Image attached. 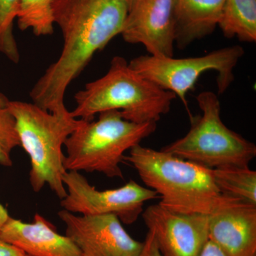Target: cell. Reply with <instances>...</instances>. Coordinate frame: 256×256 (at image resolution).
I'll return each mask as SVG.
<instances>
[{
	"instance_id": "6da1fadb",
	"label": "cell",
	"mask_w": 256,
	"mask_h": 256,
	"mask_svg": "<svg viewBox=\"0 0 256 256\" xmlns=\"http://www.w3.org/2000/svg\"><path fill=\"white\" fill-rule=\"evenodd\" d=\"M128 0H54V23L64 44L30 92L34 105L54 114L68 112L64 102L67 88L98 52L122 32Z\"/></svg>"
},
{
	"instance_id": "7a4b0ae2",
	"label": "cell",
	"mask_w": 256,
	"mask_h": 256,
	"mask_svg": "<svg viewBox=\"0 0 256 256\" xmlns=\"http://www.w3.org/2000/svg\"><path fill=\"white\" fill-rule=\"evenodd\" d=\"M146 188L161 197L160 204L178 213L210 216L236 198L224 196L214 180L213 169L164 151L140 146L124 156Z\"/></svg>"
},
{
	"instance_id": "3957f363",
	"label": "cell",
	"mask_w": 256,
	"mask_h": 256,
	"mask_svg": "<svg viewBox=\"0 0 256 256\" xmlns=\"http://www.w3.org/2000/svg\"><path fill=\"white\" fill-rule=\"evenodd\" d=\"M175 98L172 92L144 78L126 58L117 56L104 76L88 82L76 94V106L70 114L75 118L92 120L96 114L118 110L130 122H158L169 112Z\"/></svg>"
},
{
	"instance_id": "277c9868",
	"label": "cell",
	"mask_w": 256,
	"mask_h": 256,
	"mask_svg": "<svg viewBox=\"0 0 256 256\" xmlns=\"http://www.w3.org/2000/svg\"><path fill=\"white\" fill-rule=\"evenodd\" d=\"M6 108L14 118L20 146L30 156L32 190L37 193L48 185L62 200L66 195L63 178L67 172L62 148L84 120L75 118L70 111L52 114L33 102L10 100Z\"/></svg>"
},
{
	"instance_id": "5b68a950",
	"label": "cell",
	"mask_w": 256,
	"mask_h": 256,
	"mask_svg": "<svg viewBox=\"0 0 256 256\" xmlns=\"http://www.w3.org/2000/svg\"><path fill=\"white\" fill-rule=\"evenodd\" d=\"M156 122L126 120L119 111L100 112L97 120H82L64 146L66 171L99 172L110 178H124L120 164L124 152L156 130Z\"/></svg>"
},
{
	"instance_id": "8992f818",
	"label": "cell",
	"mask_w": 256,
	"mask_h": 256,
	"mask_svg": "<svg viewBox=\"0 0 256 256\" xmlns=\"http://www.w3.org/2000/svg\"><path fill=\"white\" fill-rule=\"evenodd\" d=\"M196 101L202 114L192 116L188 132L161 150L210 169L249 166L256 156V144L224 124L216 94L200 92Z\"/></svg>"
},
{
	"instance_id": "52a82bcc",
	"label": "cell",
	"mask_w": 256,
	"mask_h": 256,
	"mask_svg": "<svg viewBox=\"0 0 256 256\" xmlns=\"http://www.w3.org/2000/svg\"><path fill=\"white\" fill-rule=\"evenodd\" d=\"M244 55V48L235 45L190 58L140 56L129 64L158 86L178 96L188 108L186 95L193 90L200 76L208 70L216 72L218 92L224 94L233 82L234 68Z\"/></svg>"
},
{
	"instance_id": "ba28073f",
	"label": "cell",
	"mask_w": 256,
	"mask_h": 256,
	"mask_svg": "<svg viewBox=\"0 0 256 256\" xmlns=\"http://www.w3.org/2000/svg\"><path fill=\"white\" fill-rule=\"evenodd\" d=\"M63 182L66 190L60 202L63 210L84 216L112 214L124 224L134 223L146 202L158 197L154 190L134 180L119 188L100 191L79 172L67 171Z\"/></svg>"
},
{
	"instance_id": "9c48e42d",
	"label": "cell",
	"mask_w": 256,
	"mask_h": 256,
	"mask_svg": "<svg viewBox=\"0 0 256 256\" xmlns=\"http://www.w3.org/2000/svg\"><path fill=\"white\" fill-rule=\"evenodd\" d=\"M58 216L82 256H138L142 250L143 242L132 238L116 216L77 215L64 210Z\"/></svg>"
},
{
	"instance_id": "30bf717a",
	"label": "cell",
	"mask_w": 256,
	"mask_h": 256,
	"mask_svg": "<svg viewBox=\"0 0 256 256\" xmlns=\"http://www.w3.org/2000/svg\"><path fill=\"white\" fill-rule=\"evenodd\" d=\"M142 218L162 256H200L208 240V216L178 213L158 204L143 210Z\"/></svg>"
},
{
	"instance_id": "8fae6325",
	"label": "cell",
	"mask_w": 256,
	"mask_h": 256,
	"mask_svg": "<svg viewBox=\"0 0 256 256\" xmlns=\"http://www.w3.org/2000/svg\"><path fill=\"white\" fill-rule=\"evenodd\" d=\"M174 0H128L121 36L150 55L174 56Z\"/></svg>"
},
{
	"instance_id": "7c38bea8",
	"label": "cell",
	"mask_w": 256,
	"mask_h": 256,
	"mask_svg": "<svg viewBox=\"0 0 256 256\" xmlns=\"http://www.w3.org/2000/svg\"><path fill=\"white\" fill-rule=\"evenodd\" d=\"M208 240L229 256H256V205L234 200L208 216Z\"/></svg>"
},
{
	"instance_id": "4fadbf2b",
	"label": "cell",
	"mask_w": 256,
	"mask_h": 256,
	"mask_svg": "<svg viewBox=\"0 0 256 256\" xmlns=\"http://www.w3.org/2000/svg\"><path fill=\"white\" fill-rule=\"evenodd\" d=\"M0 239L28 256H82L67 236L57 233L53 225L38 214L34 215L32 223L10 216L0 228Z\"/></svg>"
},
{
	"instance_id": "5bb4252c",
	"label": "cell",
	"mask_w": 256,
	"mask_h": 256,
	"mask_svg": "<svg viewBox=\"0 0 256 256\" xmlns=\"http://www.w3.org/2000/svg\"><path fill=\"white\" fill-rule=\"evenodd\" d=\"M225 0H174V44L184 50L218 26Z\"/></svg>"
},
{
	"instance_id": "9a60e30c",
	"label": "cell",
	"mask_w": 256,
	"mask_h": 256,
	"mask_svg": "<svg viewBox=\"0 0 256 256\" xmlns=\"http://www.w3.org/2000/svg\"><path fill=\"white\" fill-rule=\"evenodd\" d=\"M218 26L224 36L256 42V0H225Z\"/></svg>"
},
{
	"instance_id": "2e32d148",
	"label": "cell",
	"mask_w": 256,
	"mask_h": 256,
	"mask_svg": "<svg viewBox=\"0 0 256 256\" xmlns=\"http://www.w3.org/2000/svg\"><path fill=\"white\" fill-rule=\"evenodd\" d=\"M216 185L224 196L256 205V172L249 166H226L212 170Z\"/></svg>"
},
{
	"instance_id": "e0dca14e",
	"label": "cell",
	"mask_w": 256,
	"mask_h": 256,
	"mask_svg": "<svg viewBox=\"0 0 256 256\" xmlns=\"http://www.w3.org/2000/svg\"><path fill=\"white\" fill-rule=\"evenodd\" d=\"M54 0H20L16 21L22 31L32 30L37 36L54 32L52 4Z\"/></svg>"
},
{
	"instance_id": "ac0fdd59",
	"label": "cell",
	"mask_w": 256,
	"mask_h": 256,
	"mask_svg": "<svg viewBox=\"0 0 256 256\" xmlns=\"http://www.w3.org/2000/svg\"><path fill=\"white\" fill-rule=\"evenodd\" d=\"M20 0H0V53L12 63L20 60V50L14 35V22Z\"/></svg>"
},
{
	"instance_id": "d6986e66",
	"label": "cell",
	"mask_w": 256,
	"mask_h": 256,
	"mask_svg": "<svg viewBox=\"0 0 256 256\" xmlns=\"http://www.w3.org/2000/svg\"><path fill=\"white\" fill-rule=\"evenodd\" d=\"M20 146L14 118L6 107L0 108V164L12 166V152Z\"/></svg>"
},
{
	"instance_id": "ffe728a7",
	"label": "cell",
	"mask_w": 256,
	"mask_h": 256,
	"mask_svg": "<svg viewBox=\"0 0 256 256\" xmlns=\"http://www.w3.org/2000/svg\"><path fill=\"white\" fill-rule=\"evenodd\" d=\"M138 256H162L158 246H156L154 236L148 230L144 242H143L142 250Z\"/></svg>"
},
{
	"instance_id": "44dd1931",
	"label": "cell",
	"mask_w": 256,
	"mask_h": 256,
	"mask_svg": "<svg viewBox=\"0 0 256 256\" xmlns=\"http://www.w3.org/2000/svg\"><path fill=\"white\" fill-rule=\"evenodd\" d=\"M0 256H28L21 249L0 239Z\"/></svg>"
},
{
	"instance_id": "7402d4cb",
	"label": "cell",
	"mask_w": 256,
	"mask_h": 256,
	"mask_svg": "<svg viewBox=\"0 0 256 256\" xmlns=\"http://www.w3.org/2000/svg\"><path fill=\"white\" fill-rule=\"evenodd\" d=\"M200 256H229L224 252L220 247L216 245L214 242L208 240L202 249Z\"/></svg>"
},
{
	"instance_id": "603a6c76",
	"label": "cell",
	"mask_w": 256,
	"mask_h": 256,
	"mask_svg": "<svg viewBox=\"0 0 256 256\" xmlns=\"http://www.w3.org/2000/svg\"><path fill=\"white\" fill-rule=\"evenodd\" d=\"M9 218L10 215L8 210L0 204V228L3 226Z\"/></svg>"
},
{
	"instance_id": "cb8c5ba5",
	"label": "cell",
	"mask_w": 256,
	"mask_h": 256,
	"mask_svg": "<svg viewBox=\"0 0 256 256\" xmlns=\"http://www.w3.org/2000/svg\"><path fill=\"white\" fill-rule=\"evenodd\" d=\"M9 101L10 100L6 98V96L0 92V108L6 107Z\"/></svg>"
}]
</instances>
